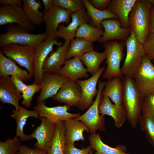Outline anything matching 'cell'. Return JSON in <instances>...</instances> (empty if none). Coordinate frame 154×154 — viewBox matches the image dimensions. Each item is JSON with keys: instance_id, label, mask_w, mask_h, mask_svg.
Returning <instances> with one entry per match:
<instances>
[{"instance_id": "cell-27", "label": "cell", "mask_w": 154, "mask_h": 154, "mask_svg": "<svg viewBox=\"0 0 154 154\" xmlns=\"http://www.w3.org/2000/svg\"><path fill=\"white\" fill-rule=\"evenodd\" d=\"M89 139L90 145L96 151L94 154H131L127 153L126 147L119 145L112 147L105 144L102 140L99 133L90 134Z\"/></svg>"}, {"instance_id": "cell-36", "label": "cell", "mask_w": 154, "mask_h": 154, "mask_svg": "<svg viewBox=\"0 0 154 154\" xmlns=\"http://www.w3.org/2000/svg\"><path fill=\"white\" fill-rule=\"evenodd\" d=\"M21 140L15 136L11 139L0 142V154H18Z\"/></svg>"}, {"instance_id": "cell-42", "label": "cell", "mask_w": 154, "mask_h": 154, "mask_svg": "<svg viewBox=\"0 0 154 154\" xmlns=\"http://www.w3.org/2000/svg\"><path fill=\"white\" fill-rule=\"evenodd\" d=\"M90 4L95 8L100 10H106L109 6L111 0H89Z\"/></svg>"}, {"instance_id": "cell-20", "label": "cell", "mask_w": 154, "mask_h": 154, "mask_svg": "<svg viewBox=\"0 0 154 154\" xmlns=\"http://www.w3.org/2000/svg\"><path fill=\"white\" fill-rule=\"evenodd\" d=\"M100 114L108 115L114 119L116 126L121 127L127 119V116L123 105L113 104L108 96L102 95L99 106Z\"/></svg>"}, {"instance_id": "cell-30", "label": "cell", "mask_w": 154, "mask_h": 154, "mask_svg": "<svg viewBox=\"0 0 154 154\" xmlns=\"http://www.w3.org/2000/svg\"><path fill=\"white\" fill-rule=\"evenodd\" d=\"M22 1V7L28 20L35 25H42L44 23V13L39 10L41 6L40 2L35 0Z\"/></svg>"}, {"instance_id": "cell-47", "label": "cell", "mask_w": 154, "mask_h": 154, "mask_svg": "<svg viewBox=\"0 0 154 154\" xmlns=\"http://www.w3.org/2000/svg\"><path fill=\"white\" fill-rule=\"evenodd\" d=\"M150 33H154V6L153 5L150 15Z\"/></svg>"}, {"instance_id": "cell-48", "label": "cell", "mask_w": 154, "mask_h": 154, "mask_svg": "<svg viewBox=\"0 0 154 154\" xmlns=\"http://www.w3.org/2000/svg\"><path fill=\"white\" fill-rule=\"evenodd\" d=\"M150 1L152 4L154 5V0H150Z\"/></svg>"}, {"instance_id": "cell-9", "label": "cell", "mask_w": 154, "mask_h": 154, "mask_svg": "<svg viewBox=\"0 0 154 154\" xmlns=\"http://www.w3.org/2000/svg\"><path fill=\"white\" fill-rule=\"evenodd\" d=\"M106 68H100L97 72L90 78L84 80H78L76 82L81 90L80 100L77 106L79 109L83 110L88 109L94 102L93 99L98 93L96 86L99 79Z\"/></svg>"}, {"instance_id": "cell-21", "label": "cell", "mask_w": 154, "mask_h": 154, "mask_svg": "<svg viewBox=\"0 0 154 154\" xmlns=\"http://www.w3.org/2000/svg\"><path fill=\"white\" fill-rule=\"evenodd\" d=\"M12 82L9 76L0 77V100L3 104H11L18 110L19 102L22 98L21 94Z\"/></svg>"}, {"instance_id": "cell-8", "label": "cell", "mask_w": 154, "mask_h": 154, "mask_svg": "<svg viewBox=\"0 0 154 154\" xmlns=\"http://www.w3.org/2000/svg\"><path fill=\"white\" fill-rule=\"evenodd\" d=\"M63 44L58 41L56 38L48 37L45 40L35 47L34 60V80L33 83L39 84L43 74V66L44 62L49 54L52 51L53 46H62Z\"/></svg>"}, {"instance_id": "cell-5", "label": "cell", "mask_w": 154, "mask_h": 154, "mask_svg": "<svg viewBox=\"0 0 154 154\" xmlns=\"http://www.w3.org/2000/svg\"><path fill=\"white\" fill-rule=\"evenodd\" d=\"M125 44L126 55L121 68V72L123 76L133 77L140 66L145 54L143 44L137 40L132 31Z\"/></svg>"}, {"instance_id": "cell-38", "label": "cell", "mask_w": 154, "mask_h": 154, "mask_svg": "<svg viewBox=\"0 0 154 154\" xmlns=\"http://www.w3.org/2000/svg\"><path fill=\"white\" fill-rule=\"evenodd\" d=\"M54 5L68 10L72 13L78 11L84 5L81 0H53Z\"/></svg>"}, {"instance_id": "cell-29", "label": "cell", "mask_w": 154, "mask_h": 154, "mask_svg": "<svg viewBox=\"0 0 154 154\" xmlns=\"http://www.w3.org/2000/svg\"><path fill=\"white\" fill-rule=\"evenodd\" d=\"M85 7L87 13L91 20L90 25L98 28L102 29L101 25L102 21L110 19L118 18L117 16L112 13L108 9L104 10H100L94 8L88 0H82Z\"/></svg>"}, {"instance_id": "cell-34", "label": "cell", "mask_w": 154, "mask_h": 154, "mask_svg": "<svg viewBox=\"0 0 154 154\" xmlns=\"http://www.w3.org/2000/svg\"><path fill=\"white\" fill-rule=\"evenodd\" d=\"M103 33L102 29L93 26L88 23H84L79 27L75 37L93 42L98 41Z\"/></svg>"}, {"instance_id": "cell-1", "label": "cell", "mask_w": 154, "mask_h": 154, "mask_svg": "<svg viewBox=\"0 0 154 154\" xmlns=\"http://www.w3.org/2000/svg\"><path fill=\"white\" fill-rule=\"evenodd\" d=\"M122 105L126 112L127 119L131 127H137L141 116L143 95L137 87L132 76H123Z\"/></svg>"}, {"instance_id": "cell-17", "label": "cell", "mask_w": 154, "mask_h": 154, "mask_svg": "<svg viewBox=\"0 0 154 154\" xmlns=\"http://www.w3.org/2000/svg\"><path fill=\"white\" fill-rule=\"evenodd\" d=\"M81 94L80 88L76 81L69 80L51 98L69 107L77 106L80 100Z\"/></svg>"}, {"instance_id": "cell-16", "label": "cell", "mask_w": 154, "mask_h": 154, "mask_svg": "<svg viewBox=\"0 0 154 154\" xmlns=\"http://www.w3.org/2000/svg\"><path fill=\"white\" fill-rule=\"evenodd\" d=\"M101 25L104 30L102 37L98 40L100 43L115 40L125 41L132 31L130 27L123 28L119 20L117 19L104 20L101 22Z\"/></svg>"}, {"instance_id": "cell-3", "label": "cell", "mask_w": 154, "mask_h": 154, "mask_svg": "<svg viewBox=\"0 0 154 154\" xmlns=\"http://www.w3.org/2000/svg\"><path fill=\"white\" fill-rule=\"evenodd\" d=\"M7 32L0 35V47L10 44L36 46L48 36L44 32L38 34L30 33L28 30L18 25L10 24Z\"/></svg>"}, {"instance_id": "cell-35", "label": "cell", "mask_w": 154, "mask_h": 154, "mask_svg": "<svg viewBox=\"0 0 154 154\" xmlns=\"http://www.w3.org/2000/svg\"><path fill=\"white\" fill-rule=\"evenodd\" d=\"M138 122L149 143L154 149V117H140Z\"/></svg>"}, {"instance_id": "cell-4", "label": "cell", "mask_w": 154, "mask_h": 154, "mask_svg": "<svg viewBox=\"0 0 154 154\" xmlns=\"http://www.w3.org/2000/svg\"><path fill=\"white\" fill-rule=\"evenodd\" d=\"M125 45L123 41L110 40L104 43L103 45L106 55L107 67L102 78L108 80L119 77L122 78L120 63L124 56L123 50Z\"/></svg>"}, {"instance_id": "cell-25", "label": "cell", "mask_w": 154, "mask_h": 154, "mask_svg": "<svg viewBox=\"0 0 154 154\" xmlns=\"http://www.w3.org/2000/svg\"><path fill=\"white\" fill-rule=\"evenodd\" d=\"M14 76L27 81L31 78L27 71L19 67L11 59L0 52V76Z\"/></svg>"}, {"instance_id": "cell-44", "label": "cell", "mask_w": 154, "mask_h": 154, "mask_svg": "<svg viewBox=\"0 0 154 154\" xmlns=\"http://www.w3.org/2000/svg\"><path fill=\"white\" fill-rule=\"evenodd\" d=\"M11 79L16 88L21 93L28 87V85L24 83L23 80L18 77L11 76Z\"/></svg>"}, {"instance_id": "cell-10", "label": "cell", "mask_w": 154, "mask_h": 154, "mask_svg": "<svg viewBox=\"0 0 154 154\" xmlns=\"http://www.w3.org/2000/svg\"><path fill=\"white\" fill-rule=\"evenodd\" d=\"M133 77L143 96L153 91L154 86V66L145 54Z\"/></svg>"}, {"instance_id": "cell-12", "label": "cell", "mask_w": 154, "mask_h": 154, "mask_svg": "<svg viewBox=\"0 0 154 154\" xmlns=\"http://www.w3.org/2000/svg\"><path fill=\"white\" fill-rule=\"evenodd\" d=\"M15 23L28 31H32L35 25L27 19L22 6L2 5L0 7V25Z\"/></svg>"}, {"instance_id": "cell-49", "label": "cell", "mask_w": 154, "mask_h": 154, "mask_svg": "<svg viewBox=\"0 0 154 154\" xmlns=\"http://www.w3.org/2000/svg\"><path fill=\"white\" fill-rule=\"evenodd\" d=\"M94 149H92L90 151V152L89 154H93V152Z\"/></svg>"}, {"instance_id": "cell-50", "label": "cell", "mask_w": 154, "mask_h": 154, "mask_svg": "<svg viewBox=\"0 0 154 154\" xmlns=\"http://www.w3.org/2000/svg\"><path fill=\"white\" fill-rule=\"evenodd\" d=\"M153 92H154V87H153Z\"/></svg>"}, {"instance_id": "cell-33", "label": "cell", "mask_w": 154, "mask_h": 154, "mask_svg": "<svg viewBox=\"0 0 154 154\" xmlns=\"http://www.w3.org/2000/svg\"><path fill=\"white\" fill-rule=\"evenodd\" d=\"M93 49L92 42L83 38H76L70 42L66 54V60L76 57L80 58L85 53L92 51Z\"/></svg>"}, {"instance_id": "cell-18", "label": "cell", "mask_w": 154, "mask_h": 154, "mask_svg": "<svg viewBox=\"0 0 154 154\" xmlns=\"http://www.w3.org/2000/svg\"><path fill=\"white\" fill-rule=\"evenodd\" d=\"M70 108L65 105L49 107L46 105L44 101L37 104L34 109L38 112L39 116L45 117L56 123L61 121L76 118L80 116L79 113L68 112Z\"/></svg>"}, {"instance_id": "cell-11", "label": "cell", "mask_w": 154, "mask_h": 154, "mask_svg": "<svg viewBox=\"0 0 154 154\" xmlns=\"http://www.w3.org/2000/svg\"><path fill=\"white\" fill-rule=\"evenodd\" d=\"M72 13L68 10L54 5L44 14L43 20L46 25L45 32L48 37L57 38L59 25L62 23H69Z\"/></svg>"}, {"instance_id": "cell-26", "label": "cell", "mask_w": 154, "mask_h": 154, "mask_svg": "<svg viewBox=\"0 0 154 154\" xmlns=\"http://www.w3.org/2000/svg\"><path fill=\"white\" fill-rule=\"evenodd\" d=\"M13 112L11 117L15 120L17 123L15 136L20 137L22 141L32 139L30 135H26L24 133V128L29 117L38 118L39 115L38 112L35 110H28L20 105L19 109H14Z\"/></svg>"}, {"instance_id": "cell-32", "label": "cell", "mask_w": 154, "mask_h": 154, "mask_svg": "<svg viewBox=\"0 0 154 154\" xmlns=\"http://www.w3.org/2000/svg\"><path fill=\"white\" fill-rule=\"evenodd\" d=\"M64 121L55 124L54 135L47 154H64L66 145Z\"/></svg>"}, {"instance_id": "cell-37", "label": "cell", "mask_w": 154, "mask_h": 154, "mask_svg": "<svg viewBox=\"0 0 154 154\" xmlns=\"http://www.w3.org/2000/svg\"><path fill=\"white\" fill-rule=\"evenodd\" d=\"M141 116L147 117H154V92L143 96L141 108Z\"/></svg>"}, {"instance_id": "cell-2", "label": "cell", "mask_w": 154, "mask_h": 154, "mask_svg": "<svg viewBox=\"0 0 154 154\" xmlns=\"http://www.w3.org/2000/svg\"><path fill=\"white\" fill-rule=\"evenodd\" d=\"M152 6L150 0H137L129 15L130 27L136 39L142 44L150 33Z\"/></svg>"}, {"instance_id": "cell-22", "label": "cell", "mask_w": 154, "mask_h": 154, "mask_svg": "<svg viewBox=\"0 0 154 154\" xmlns=\"http://www.w3.org/2000/svg\"><path fill=\"white\" fill-rule=\"evenodd\" d=\"M65 131V144L67 145H74L76 141H84V131L90 133L88 126L83 122L75 118L63 121Z\"/></svg>"}, {"instance_id": "cell-6", "label": "cell", "mask_w": 154, "mask_h": 154, "mask_svg": "<svg viewBox=\"0 0 154 154\" xmlns=\"http://www.w3.org/2000/svg\"><path fill=\"white\" fill-rule=\"evenodd\" d=\"M107 82L98 81V93L95 101L85 113L75 118L84 123L89 127L91 134L95 133L98 130L106 131L105 116L100 115L99 106L102 96V92Z\"/></svg>"}, {"instance_id": "cell-41", "label": "cell", "mask_w": 154, "mask_h": 154, "mask_svg": "<svg viewBox=\"0 0 154 154\" xmlns=\"http://www.w3.org/2000/svg\"><path fill=\"white\" fill-rule=\"evenodd\" d=\"M92 149L90 145L82 149H78L74 145H65L64 154H89Z\"/></svg>"}, {"instance_id": "cell-46", "label": "cell", "mask_w": 154, "mask_h": 154, "mask_svg": "<svg viewBox=\"0 0 154 154\" xmlns=\"http://www.w3.org/2000/svg\"><path fill=\"white\" fill-rule=\"evenodd\" d=\"M44 6L43 13L45 14L54 6L53 0H42Z\"/></svg>"}, {"instance_id": "cell-40", "label": "cell", "mask_w": 154, "mask_h": 154, "mask_svg": "<svg viewBox=\"0 0 154 154\" xmlns=\"http://www.w3.org/2000/svg\"><path fill=\"white\" fill-rule=\"evenodd\" d=\"M145 55L150 60H154V33H150L143 44Z\"/></svg>"}, {"instance_id": "cell-39", "label": "cell", "mask_w": 154, "mask_h": 154, "mask_svg": "<svg viewBox=\"0 0 154 154\" xmlns=\"http://www.w3.org/2000/svg\"><path fill=\"white\" fill-rule=\"evenodd\" d=\"M40 90L39 84L33 83L28 85L27 88L22 93L23 100L21 104L27 108H29L31 106V103L33 97L35 93L38 92Z\"/></svg>"}, {"instance_id": "cell-14", "label": "cell", "mask_w": 154, "mask_h": 154, "mask_svg": "<svg viewBox=\"0 0 154 154\" xmlns=\"http://www.w3.org/2000/svg\"><path fill=\"white\" fill-rule=\"evenodd\" d=\"M71 18L72 21L67 26L62 24H60L57 32V37L63 38L64 43H70L74 39L77 31L82 25L91 21L85 7L79 11L72 13Z\"/></svg>"}, {"instance_id": "cell-31", "label": "cell", "mask_w": 154, "mask_h": 154, "mask_svg": "<svg viewBox=\"0 0 154 154\" xmlns=\"http://www.w3.org/2000/svg\"><path fill=\"white\" fill-rule=\"evenodd\" d=\"M86 67L88 72L93 76L99 69L101 64L106 58L104 51L99 52L93 50L85 53L80 58Z\"/></svg>"}, {"instance_id": "cell-13", "label": "cell", "mask_w": 154, "mask_h": 154, "mask_svg": "<svg viewBox=\"0 0 154 154\" xmlns=\"http://www.w3.org/2000/svg\"><path fill=\"white\" fill-rule=\"evenodd\" d=\"M38 118L41 123L30 135L32 139L35 138L37 140L33 145L35 148L47 152L54 135L56 123L44 117L39 116Z\"/></svg>"}, {"instance_id": "cell-45", "label": "cell", "mask_w": 154, "mask_h": 154, "mask_svg": "<svg viewBox=\"0 0 154 154\" xmlns=\"http://www.w3.org/2000/svg\"><path fill=\"white\" fill-rule=\"evenodd\" d=\"M21 0H0V4L1 5H8L12 6H21L22 7Z\"/></svg>"}, {"instance_id": "cell-43", "label": "cell", "mask_w": 154, "mask_h": 154, "mask_svg": "<svg viewBox=\"0 0 154 154\" xmlns=\"http://www.w3.org/2000/svg\"><path fill=\"white\" fill-rule=\"evenodd\" d=\"M18 154H47V153L37 148L32 149L27 145H21Z\"/></svg>"}, {"instance_id": "cell-19", "label": "cell", "mask_w": 154, "mask_h": 154, "mask_svg": "<svg viewBox=\"0 0 154 154\" xmlns=\"http://www.w3.org/2000/svg\"><path fill=\"white\" fill-rule=\"evenodd\" d=\"M70 43H64L51 52L45 60L43 64L44 74H58L66 60V56Z\"/></svg>"}, {"instance_id": "cell-23", "label": "cell", "mask_w": 154, "mask_h": 154, "mask_svg": "<svg viewBox=\"0 0 154 154\" xmlns=\"http://www.w3.org/2000/svg\"><path fill=\"white\" fill-rule=\"evenodd\" d=\"M88 72L80 58L76 57L66 60L58 74L69 80L76 81L79 78H88Z\"/></svg>"}, {"instance_id": "cell-7", "label": "cell", "mask_w": 154, "mask_h": 154, "mask_svg": "<svg viewBox=\"0 0 154 154\" xmlns=\"http://www.w3.org/2000/svg\"><path fill=\"white\" fill-rule=\"evenodd\" d=\"M0 48V52L25 68L31 78L34 76L35 47L10 44Z\"/></svg>"}, {"instance_id": "cell-15", "label": "cell", "mask_w": 154, "mask_h": 154, "mask_svg": "<svg viewBox=\"0 0 154 154\" xmlns=\"http://www.w3.org/2000/svg\"><path fill=\"white\" fill-rule=\"evenodd\" d=\"M69 80L58 74H44L39 84L40 92L37 99V103L44 102L47 99L55 96Z\"/></svg>"}, {"instance_id": "cell-28", "label": "cell", "mask_w": 154, "mask_h": 154, "mask_svg": "<svg viewBox=\"0 0 154 154\" xmlns=\"http://www.w3.org/2000/svg\"><path fill=\"white\" fill-rule=\"evenodd\" d=\"M123 92L122 78L117 77L107 81L102 94L109 97L115 104L120 106L122 105Z\"/></svg>"}, {"instance_id": "cell-24", "label": "cell", "mask_w": 154, "mask_h": 154, "mask_svg": "<svg viewBox=\"0 0 154 154\" xmlns=\"http://www.w3.org/2000/svg\"><path fill=\"white\" fill-rule=\"evenodd\" d=\"M137 0H113L111 1L108 9L116 15L121 27L130 28L129 17L130 11Z\"/></svg>"}]
</instances>
